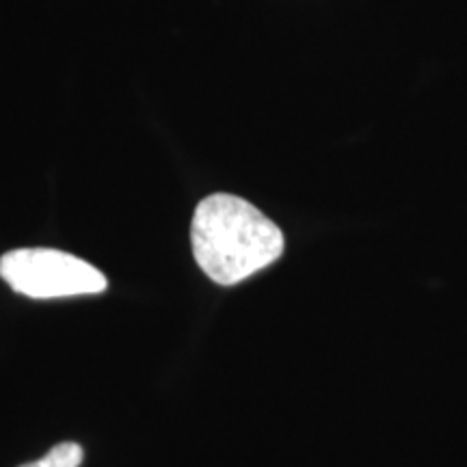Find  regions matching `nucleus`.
Returning a JSON list of instances; mask_svg holds the SVG:
<instances>
[{
	"mask_svg": "<svg viewBox=\"0 0 467 467\" xmlns=\"http://www.w3.org/2000/svg\"><path fill=\"white\" fill-rule=\"evenodd\" d=\"M195 262L221 285H234L284 254V232L254 203L230 192L200 202L191 223Z\"/></svg>",
	"mask_w": 467,
	"mask_h": 467,
	"instance_id": "f257e3e1",
	"label": "nucleus"
},
{
	"mask_svg": "<svg viewBox=\"0 0 467 467\" xmlns=\"http://www.w3.org/2000/svg\"><path fill=\"white\" fill-rule=\"evenodd\" d=\"M0 277L31 299L96 295L107 277L89 262L57 249H16L0 258Z\"/></svg>",
	"mask_w": 467,
	"mask_h": 467,
	"instance_id": "f03ea898",
	"label": "nucleus"
},
{
	"mask_svg": "<svg viewBox=\"0 0 467 467\" xmlns=\"http://www.w3.org/2000/svg\"><path fill=\"white\" fill-rule=\"evenodd\" d=\"M83 448L74 441H63L46 454L44 459L33 461V463L20 465V467H80L83 463Z\"/></svg>",
	"mask_w": 467,
	"mask_h": 467,
	"instance_id": "7ed1b4c3",
	"label": "nucleus"
}]
</instances>
